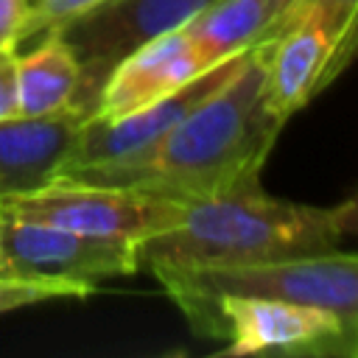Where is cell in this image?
<instances>
[{"label":"cell","mask_w":358,"mask_h":358,"mask_svg":"<svg viewBox=\"0 0 358 358\" xmlns=\"http://www.w3.org/2000/svg\"><path fill=\"white\" fill-rule=\"evenodd\" d=\"M196 336L227 338L224 355H344L350 324L322 308L268 296L173 299Z\"/></svg>","instance_id":"277c9868"},{"label":"cell","mask_w":358,"mask_h":358,"mask_svg":"<svg viewBox=\"0 0 358 358\" xmlns=\"http://www.w3.org/2000/svg\"><path fill=\"white\" fill-rule=\"evenodd\" d=\"M90 294H95V285L62 282V280H22V277L0 274V313L48 299H81Z\"/></svg>","instance_id":"5bb4252c"},{"label":"cell","mask_w":358,"mask_h":358,"mask_svg":"<svg viewBox=\"0 0 358 358\" xmlns=\"http://www.w3.org/2000/svg\"><path fill=\"white\" fill-rule=\"evenodd\" d=\"M81 67L64 39L50 31L42 45L17 59V109L20 115H53L73 106Z\"/></svg>","instance_id":"4fadbf2b"},{"label":"cell","mask_w":358,"mask_h":358,"mask_svg":"<svg viewBox=\"0 0 358 358\" xmlns=\"http://www.w3.org/2000/svg\"><path fill=\"white\" fill-rule=\"evenodd\" d=\"M249 50H241L213 67H207L201 76H196L193 81H187L185 87H179L176 92L140 106L129 115L120 117H87L76 143V151L70 157V162L62 168H84V165H101V162H115V159H126L134 157L140 151H145L148 145H154L162 134H168L185 115H190L199 103H204L215 90H221L249 59Z\"/></svg>","instance_id":"ba28073f"},{"label":"cell","mask_w":358,"mask_h":358,"mask_svg":"<svg viewBox=\"0 0 358 358\" xmlns=\"http://www.w3.org/2000/svg\"><path fill=\"white\" fill-rule=\"evenodd\" d=\"M266 48L268 39L252 45L246 64L145 151L59 176L134 187L187 204L257 190L260 168L282 129L263 101Z\"/></svg>","instance_id":"6da1fadb"},{"label":"cell","mask_w":358,"mask_h":358,"mask_svg":"<svg viewBox=\"0 0 358 358\" xmlns=\"http://www.w3.org/2000/svg\"><path fill=\"white\" fill-rule=\"evenodd\" d=\"M333 213H336V224H338L341 235H358V196L333 207Z\"/></svg>","instance_id":"d6986e66"},{"label":"cell","mask_w":358,"mask_h":358,"mask_svg":"<svg viewBox=\"0 0 358 358\" xmlns=\"http://www.w3.org/2000/svg\"><path fill=\"white\" fill-rule=\"evenodd\" d=\"M98 3H103V0H31L17 45L25 39H36V36L56 31L59 25H64L67 20H73L76 14H81Z\"/></svg>","instance_id":"9a60e30c"},{"label":"cell","mask_w":358,"mask_h":358,"mask_svg":"<svg viewBox=\"0 0 358 358\" xmlns=\"http://www.w3.org/2000/svg\"><path fill=\"white\" fill-rule=\"evenodd\" d=\"M171 299L182 296H268L310 305L358 322V252H316L252 266L151 268Z\"/></svg>","instance_id":"3957f363"},{"label":"cell","mask_w":358,"mask_h":358,"mask_svg":"<svg viewBox=\"0 0 358 358\" xmlns=\"http://www.w3.org/2000/svg\"><path fill=\"white\" fill-rule=\"evenodd\" d=\"M341 238L333 207L271 199L257 187L193 201L179 227L137 243V260L145 268L252 266L330 252Z\"/></svg>","instance_id":"7a4b0ae2"},{"label":"cell","mask_w":358,"mask_h":358,"mask_svg":"<svg viewBox=\"0 0 358 358\" xmlns=\"http://www.w3.org/2000/svg\"><path fill=\"white\" fill-rule=\"evenodd\" d=\"M140 268L137 243L95 238L56 224L0 213V274L22 280H62L95 285Z\"/></svg>","instance_id":"52a82bcc"},{"label":"cell","mask_w":358,"mask_h":358,"mask_svg":"<svg viewBox=\"0 0 358 358\" xmlns=\"http://www.w3.org/2000/svg\"><path fill=\"white\" fill-rule=\"evenodd\" d=\"M187 207L190 204L179 199L134 187L78 182L70 176H56L31 193L0 196L3 215L56 224L73 232L129 243H140L179 227L187 215Z\"/></svg>","instance_id":"5b68a950"},{"label":"cell","mask_w":358,"mask_h":358,"mask_svg":"<svg viewBox=\"0 0 358 358\" xmlns=\"http://www.w3.org/2000/svg\"><path fill=\"white\" fill-rule=\"evenodd\" d=\"M266 39L263 101L266 109L285 123L327 87V67L338 39L313 8L282 14Z\"/></svg>","instance_id":"9c48e42d"},{"label":"cell","mask_w":358,"mask_h":358,"mask_svg":"<svg viewBox=\"0 0 358 358\" xmlns=\"http://www.w3.org/2000/svg\"><path fill=\"white\" fill-rule=\"evenodd\" d=\"M344 355H355L358 358V322L350 327V336H347V344H344Z\"/></svg>","instance_id":"ffe728a7"},{"label":"cell","mask_w":358,"mask_h":358,"mask_svg":"<svg viewBox=\"0 0 358 358\" xmlns=\"http://www.w3.org/2000/svg\"><path fill=\"white\" fill-rule=\"evenodd\" d=\"M355 59H358V20L352 22L350 34L344 36V42L336 48V53H333V59H330V67H327V84H333L336 76H338L344 67H350V62H355Z\"/></svg>","instance_id":"ac0fdd59"},{"label":"cell","mask_w":358,"mask_h":358,"mask_svg":"<svg viewBox=\"0 0 358 358\" xmlns=\"http://www.w3.org/2000/svg\"><path fill=\"white\" fill-rule=\"evenodd\" d=\"M210 3L213 0H103L59 25L56 34L81 67L70 109L81 117H92L109 73L129 53L182 28Z\"/></svg>","instance_id":"8992f818"},{"label":"cell","mask_w":358,"mask_h":358,"mask_svg":"<svg viewBox=\"0 0 358 358\" xmlns=\"http://www.w3.org/2000/svg\"><path fill=\"white\" fill-rule=\"evenodd\" d=\"M20 115L17 109V53L14 48L0 50V120Z\"/></svg>","instance_id":"2e32d148"},{"label":"cell","mask_w":358,"mask_h":358,"mask_svg":"<svg viewBox=\"0 0 358 358\" xmlns=\"http://www.w3.org/2000/svg\"><path fill=\"white\" fill-rule=\"evenodd\" d=\"M28 6H31V0H0V50L17 48Z\"/></svg>","instance_id":"e0dca14e"},{"label":"cell","mask_w":358,"mask_h":358,"mask_svg":"<svg viewBox=\"0 0 358 358\" xmlns=\"http://www.w3.org/2000/svg\"><path fill=\"white\" fill-rule=\"evenodd\" d=\"M291 0H213L182 31L213 64L263 42Z\"/></svg>","instance_id":"7c38bea8"},{"label":"cell","mask_w":358,"mask_h":358,"mask_svg":"<svg viewBox=\"0 0 358 358\" xmlns=\"http://www.w3.org/2000/svg\"><path fill=\"white\" fill-rule=\"evenodd\" d=\"M207 67H213V62L182 28L168 31L140 45L109 73L95 117H120L148 106L176 92Z\"/></svg>","instance_id":"30bf717a"},{"label":"cell","mask_w":358,"mask_h":358,"mask_svg":"<svg viewBox=\"0 0 358 358\" xmlns=\"http://www.w3.org/2000/svg\"><path fill=\"white\" fill-rule=\"evenodd\" d=\"M84 120L76 109L0 120V196L31 193L53 182L70 162Z\"/></svg>","instance_id":"8fae6325"}]
</instances>
